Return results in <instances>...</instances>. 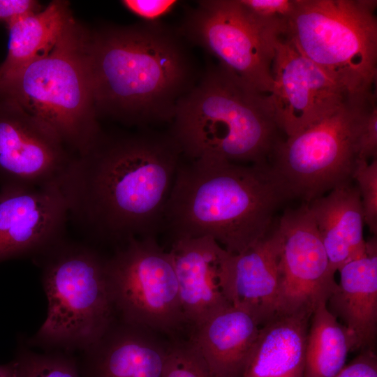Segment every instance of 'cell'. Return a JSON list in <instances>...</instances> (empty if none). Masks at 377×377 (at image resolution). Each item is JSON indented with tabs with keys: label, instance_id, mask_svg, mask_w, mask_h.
Instances as JSON below:
<instances>
[{
	"label": "cell",
	"instance_id": "obj_13",
	"mask_svg": "<svg viewBox=\"0 0 377 377\" xmlns=\"http://www.w3.org/2000/svg\"><path fill=\"white\" fill-rule=\"evenodd\" d=\"M74 157L50 126L0 95L1 184H59Z\"/></svg>",
	"mask_w": 377,
	"mask_h": 377
},
{
	"label": "cell",
	"instance_id": "obj_29",
	"mask_svg": "<svg viewBox=\"0 0 377 377\" xmlns=\"http://www.w3.org/2000/svg\"><path fill=\"white\" fill-rule=\"evenodd\" d=\"M121 4L145 22H157L172 11L176 0H123Z\"/></svg>",
	"mask_w": 377,
	"mask_h": 377
},
{
	"label": "cell",
	"instance_id": "obj_3",
	"mask_svg": "<svg viewBox=\"0 0 377 377\" xmlns=\"http://www.w3.org/2000/svg\"><path fill=\"white\" fill-rule=\"evenodd\" d=\"M286 199L267 162L196 159L180 165L163 225L174 239L209 237L236 254L271 232L275 212Z\"/></svg>",
	"mask_w": 377,
	"mask_h": 377
},
{
	"label": "cell",
	"instance_id": "obj_20",
	"mask_svg": "<svg viewBox=\"0 0 377 377\" xmlns=\"http://www.w3.org/2000/svg\"><path fill=\"white\" fill-rule=\"evenodd\" d=\"M110 331L77 359L82 377H163L166 350L133 330Z\"/></svg>",
	"mask_w": 377,
	"mask_h": 377
},
{
	"label": "cell",
	"instance_id": "obj_26",
	"mask_svg": "<svg viewBox=\"0 0 377 377\" xmlns=\"http://www.w3.org/2000/svg\"><path fill=\"white\" fill-rule=\"evenodd\" d=\"M163 377H215L191 346H177L166 350Z\"/></svg>",
	"mask_w": 377,
	"mask_h": 377
},
{
	"label": "cell",
	"instance_id": "obj_14",
	"mask_svg": "<svg viewBox=\"0 0 377 377\" xmlns=\"http://www.w3.org/2000/svg\"><path fill=\"white\" fill-rule=\"evenodd\" d=\"M68 209L59 184L0 183V262L36 258L64 238Z\"/></svg>",
	"mask_w": 377,
	"mask_h": 377
},
{
	"label": "cell",
	"instance_id": "obj_6",
	"mask_svg": "<svg viewBox=\"0 0 377 377\" xmlns=\"http://www.w3.org/2000/svg\"><path fill=\"white\" fill-rule=\"evenodd\" d=\"M34 258L42 267L48 304L33 343L47 350L86 349L113 320L107 259L91 246L65 238Z\"/></svg>",
	"mask_w": 377,
	"mask_h": 377
},
{
	"label": "cell",
	"instance_id": "obj_2",
	"mask_svg": "<svg viewBox=\"0 0 377 377\" xmlns=\"http://www.w3.org/2000/svg\"><path fill=\"white\" fill-rule=\"evenodd\" d=\"M183 38L160 22L89 31L87 59L98 116L140 126L172 121L177 102L196 84Z\"/></svg>",
	"mask_w": 377,
	"mask_h": 377
},
{
	"label": "cell",
	"instance_id": "obj_23",
	"mask_svg": "<svg viewBox=\"0 0 377 377\" xmlns=\"http://www.w3.org/2000/svg\"><path fill=\"white\" fill-rule=\"evenodd\" d=\"M356 350L353 334L330 313L326 303L313 312L305 347L304 377H334Z\"/></svg>",
	"mask_w": 377,
	"mask_h": 377
},
{
	"label": "cell",
	"instance_id": "obj_28",
	"mask_svg": "<svg viewBox=\"0 0 377 377\" xmlns=\"http://www.w3.org/2000/svg\"><path fill=\"white\" fill-rule=\"evenodd\" d=\"M376 96L367 105L361 119L358 140L357 158L369 161L377 157V107Z\"/></svg>",
	"mask_w": 377,
	"mask_h": 377
},
{
	"label": "cell",
	"instance_id": "obj_17",
	"mask_svg": "<svg viewBox=\"0 0 377 377\" xmlns=\"http://www.w3.org/2000/svg\"><path fill=\"white\" fill-rule=\"evenodd\" d=\"M326 306L353 334L356 350L374 349L377 332V242L367 241L364 255L342 265Z\"/></svg>",
	"mask_w": 377,
	"mask_h": 377
},
{
	"label": "cell",
	"instance_id": "obj_27",
	"mask_svg": "<svg viewBox=\"0 0 377 377\" xmlns=\"http://www.w3.org/2000/svg\"><path fill=\"white\" fill-rule=\"evenodd\" d=\"M253 17L267 23L288 24L295 0H239Z\"/></svg>",
	"mask_w": 377,
	"mask_h": 377
},
{
	"label": "cell",
	"instance_id": "obj_12",
	"mask_svg": "<svg viewBox=\"0 0 377 377\" xmlns=\"http://www.w3.org/2000/svg\"><path fill=\"white\" fill-rule=\"evenodd\" d=\"M281 236L279 313L312 314L326 303L337 282L307 203L287 210Z\"/></svg>",
	"mask_w": 377,
	"mask_h": 377
},
{
	"label": "cell",
	"instance_id": "obj_21",
	"mask_svg": "<svg viewBox=\"0 0 377 377\" xmlns=\"http://www.w3.org/2000/svg\"><path fill=\"white\" fill-rule=\"evenodd\" d=\"M311 315L279 313L262 325L240 377H304Z\"/></svg>",
	"mask_w": 377,
	"mask_h": 377
},
{
	"label": "cell",
	"instance_id": "obj_5",
	"mask_svg": "<svg viewBox=\"0 0 377 377\" xmlns=\"http://www.w3.org/2000/svg\"><path fill=\"white\" fill-rule=\"evenodd\" d=\"M89 32L73 18L49 52L0 78V95L50 126L75 156L102 132L87 59Z\"/></svg>",
	"mask_w": 377,
	"mask_h": 377
},
{
	"label": "cell",
	"instance_id": "obj_24",
	"mask_svg": "<svg viewBox=\"0 0 377 377\" xmlns=\"http://www.w3.org/2000/svg\"><path fill=\"white\" fill-rule=\"evenodd\" d=\"M15 360L19 377H82L77 359L68 351L36 353L24 349Z\"/></svg>",
	"mask_w": 377,
	"mask_h": 377
},
{
	"label": "cell",
	"instance_id": "obj_8",
	"mask_svg": "<svg viewBox=\"0 0 377 377\" xmlns=\"http://www.w3.org/2000/svg\"><path fill=\"white\" fill-rule=\"evenodd\" d=\"M376 95L351 96L332 114L278 140L269 165L289 199L308 203L352 180L361 119Z\"/></svg>",
	"mask_w": 377,
	"mask_h": 377
},
{
	"label": "cell",
	"instance_id": "obj_32",
	"mask_svg": "<svg viewBox=\"0 0 377 377\" xmlns=\"http://www.w3.org/2000/svg\"><path fill=\"white\" fill-rule=\"evenodd\" d=\"M0 377H19L18 365L15 360L0 365Z\"/></svg>",
	"mask_w": 377,
	"mask_h": 377
},
{
	"label": "cell",
	"instance_id": "obj_4",
	"mask_svg": "<svg viewBox=\"0 0 377 377\" xmlns=\"http://www.w3.org/2000/svg\"><path fill=\"white\" fill-rule=\"evenodd\" d=\"M172 123L170 134L192 161L266 163L279 140L268 94L219 65L179 100Z\"/></svg>",
	"mask_w": 377,
	"mask_h": 377
},
{
	"label": "cell",
	"instance_id": "obj_19",
	"mask_svg": "<svg viewBox=\"0 0 377 377\" xmlns=\"http://www.w3.org/2000/svg\"><path fill=\"white\" fill-rule=\"evenodd\" d=\"M261 326L246 311L230 306L195 327L190 344L215 377H240Z\"/></svg>",
	"mask_w": 377,
	"mask_h": 377
},
{
	"label": "cell",
	"instance_id": "obj_11",
	"mask_svg": "<svg viewBox=\"0 0 377 377\" xmlns=\"http://www.w3.org/2000/svg\"><path fill=\"white\" fill-rule=\"evenodd\" d=\"M272 74L274 86L268 96L276 126L286 137L332 114L353 96L299 52L286 33L276 41Z\"/></svg>",
	"mask_w": 377,
	"mask_h": 377
},
{
	"label": "cell",
	"instance_id": "obj_1",
	"mask_svg": "<svg viewBox=\"0 0 377 377\" xmlns=\"http://www.w3.org/2000/svg\"><path fill=\"white\" fill-rule=\"evenodd\" d=\"M182 155L170 133L102 131L60 180L68 216L87 236L119 246L155 237Z\"/></svg>",
	"mask_w": 377,
	"mask_h": 377
},
{
	"label": "cell",
	"instance_id": "obj_25",
	"mask_svg": "<svg viewBox=\"0 0 377 377\" xmlns=\"http://www.w3.org/2000/svg\"><path fill=\"white\" fill-rule=\"evenodd\" d=\"M363 208L365 224L377 233V157L369 161L357 158L352 175Z\"/></svg>",
	"mask_w": 377,
	"mask_h": 377
},
{
	"label": "cell",
	"instance_id": "obj_18",
	"mask_svg": "<svg viewBox=\"0 0 377 377\" xmlns=\"http://www.w3.org/2000/svg\"><path fill=\"white\" fill-rule=\"evenodd\" d=\"M352 181L307 203L334 273L367 252L363 208L358 189Z\"/></svg>",
	"mask_w": 377,
	"mask_h": 377
},
{
	"label": "cell",
	"instance_id": "obj_31",
	"mask_svg": "<svg viewBox=\"0 0 377 377\" xmlns=\"http://www.w3.org/2000/svg\"><path fill=\"white\" fill-rule=\"evenodd\" d=\"M35 0H0V21L6 26L24 16L42 10Z\"/></svg>",
	"mask_w": 377,
	"mask_h": 377
},
{
	"label": "cell",
	"instance_id": "obj_9",
	"mask_svg": "<svg viewBox=\"0 0 377 377\" xmlns=\"http://www.w3.org/2000/svg\"><path fill=\"white\" fill-rule=\"evenodd\" d=\"M287 25L253 17L239 0H203L188 13L179 31L251 88L269 94L276 43Z\"/></svg>",
	"mask_w": 377,
	"mask_h": 377
},
{
	"label": "cell",
	"instance_id": "obj_10",
	"mask_svg": "<svg viewBox=\"0 0 377 377\" xmlns=\"http://www.w3.org/2000/svg\"><path fill=\"white\" fill-rule=\"evenodd\" d=\"M106 271L114 310L125 323L168 330L184 322L171 255L155 237L119 246L107 259Z\"/></svg>",
	"mask_w": 377,
	"mask_h": 377
},
{
	"label": "cell",
	"instance_id": "obj_7",
	"mask_svg": "<svg viewBox=\"0 0 377 377\" xmlns=\"http://www.w3.org/2000/svg\"><path fill=\"white\" fill-rule=\"evenodd\" d=\"M376 0H295L286 36L349 95L374 91Z\"/></svg>",
	"mask_w": 377,
	"mask_h": 377
},
{
	"label": "cell",
	"instance_id": "obj_15",
	"mask_svg": "<svg viewBox=\"0 0 377 377\" xmlns=\"http://www.w3.org/2000/svg\"><path fill=\"white\" fill-rule=\"evenodd\" d=\"M169 252L184 321L197 327L232 306L227 284L230 253L209 237L175 239Z\"/></svg>",
	"mask_w": 377,
	"mask_h": 377
},
{
	"label": "cell",
	"instance_id": "obj_16",
	"mask_svg": "<svg viewBox=\"0 0 377 377\" xmlns=\"http://www.w3.org/2000/svg\"><path fill=\"white\" fill-rule=\"evenodd\" d=\"M281 236L277 227L244 251L230 253L227 284L232 306L263 325L280 310Z\"/></svg>",
	"mask_w": 377,
	"mask_h": 377
},
{
	"label": "cell",
	"instance_id": "obj_22",
	"mask_svg": "<svg viewBox=\"0 0 377 377\" xmlns=\"http://www.w3.org/2000/svg\"><path fill=\"white\" fill-rule=\"evenodd\" d=\"M73 18L69 3L57 0L40 11L8 24V50L0 66V78L21 69L49 52Z\"/></svg>",
	"mask_w": 377,
	"mask_h": 377
},
{
	"label": "cell",
	"instance_id": "obj_30",
	"mask_svg": "<svg viewBox=\"0 0 377 377\" xmlns=\"http://www.w3.org/2000/svg\"><path fill=\"white\" fill-rule=\"evenodd\" d=\"M334 377H377V356L374 349L362 350Z\"/></svg>",
	"mask_w": 377,
	"mask_h": 377
}]
</instances>
